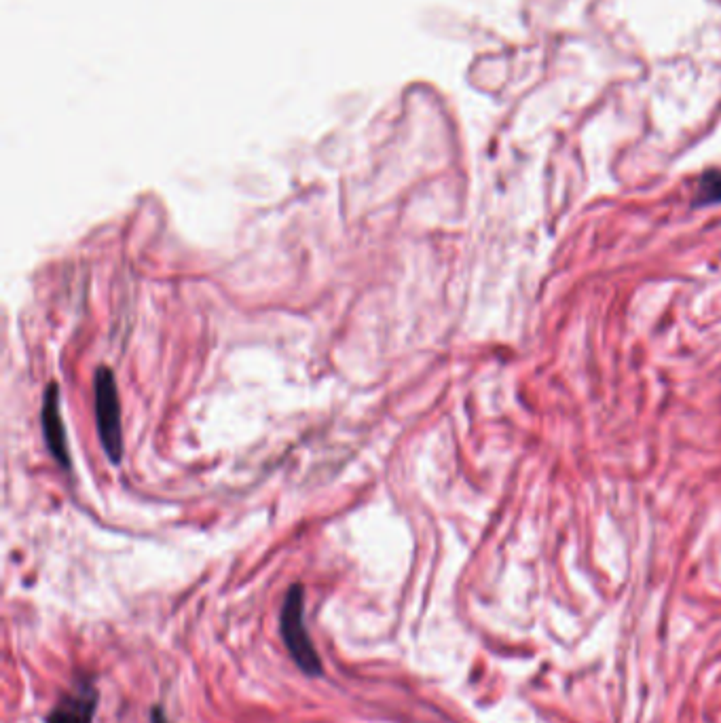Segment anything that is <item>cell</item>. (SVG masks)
Masks as SVG:
<instances>
[{
  "label": "cell",
  "mask_w": 721,
  "mask_h": 723,
  "mask_svg": "<svg viewBox=\"0 0 721 723\" xmlns=\"http://www.w3.org/2000/svg\"><path fill=\"white\" fill-rule=\"evenodd\" d=\"M280 633L294 664L307 677H322L324 664L305 624V590L301 584L290 586L286 592L280 611Z\"/></svg>",
  "instance_id": "cell-1"
},
{
  "label": "cell",
  "mask_w": 721,
  "mask_h": 723,
  "mask_svg": "<svg viewBox=\"0 0 721 723\" xmlns=\"http://www.w3.org/2000/svg\"><path fill=\"white\" fill-rule=\"evenodd\" d=\"M96 400V423L102 449L110 463L123 459V430H121V404L113 370L102 366L96 370L94 381Z\"/></svg>",
  "instance_id": "cell-2"
},
{
  "label": "cell",
  "mask_w": 721,
  "mask_h": 723,
  "mask_svg": "<svg viewBox=\"0 0 721 723\" xmlns=\"http://www.w3.org/2000/svg\"><path fill=\"white\" fill-rule=\"evenodd\" d=\"M100 694L91 679H79L51 709L45 723H94Z\"/></svg>",
  "instance_id": "cell-3"
},
{
  "label": "cell",
  "mask_w": 721,
  "mask_h": 723,
  "mask_svg": "<svg viewBox=\"0 0 721 723\" xmlns=\"http://www.w3.org/2000/svg\"><path fill=\"white\" fill-rule=\"evenodd\" d=\"M43 436L47 442V449L58 461V466L64 470L70 468V455H68V444H66V432H64V421L60 415V389L55 383H51L45 389L43 398Z\"/></svg>",
  "instance_id": "cell-4"
},
{
  "label": "cell",
  "mask_w": 721,
  "mask_h": 723,
  "mask_svg": "<svg viewBox=\"0 0 721 723\" xmlns=\"http://www.w3.org/2000/svg\"><path fill=\"white\" fill-rule=\"evenodd\" d=\"M721 201V172L705 174L700 180V187L696 191L694 206H711V203Z\"/></svg>",
  "instance_id": "cell-5"
},
{
  "label": "cell",
  "mask_w": 721,
  "mask_h": 723,
  "mask_svg": "<svg viewBox=\"0 0 721 723\" xmlns=\"http://www.w3.org/2000/svg\"><path fill=\"white\" fill-rule=\"evenodd\" d=\"M151 723H170V719L165 717V713H163L161 707H153V709H151Z\"/></svg>",
  "instance_id": "cell-6"
}]
</instances>
